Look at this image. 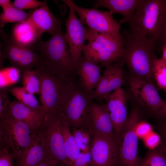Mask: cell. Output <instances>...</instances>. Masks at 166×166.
<instances>
[{
    "label": "cell",
    "instance_id": "4fadbf2b",
    "mask_svg": "<svg viewBox=\"0 0 166 166\" xmlns=\"http://www.w3.org/2000/svg\"><path fill=\"white\" fill-rule=\"evenodd\" d=\"M63 2L68 6L69 13L66 25L65 39L69 46L72 59L75 66L81 58L83 47L85 45L86 28L78 19L73 8L68 0Z\"/></svg>",
    "mask_w": 166,
    "mask_h": 166
},
{
    "label": "cell",
    "instance_id": "f1b7e54d",
    "mask_svg": "<svg viewBox=\"0 0 166 166\" xmlns=\"http://www.w3.org/2000/svg\"><path fill=\"white\" fill-rule=\"evenodd\" d=\"M21 72L13 66L1 68L0 71V89H7L19 80Z\"/></svg>",
    "mask_w": 166,
    "mask_h": 166
},
{
    "label": "cell",
    "instance_id": "8d00e7d4",
    "mask_svg": "<svg viewBox=\"0 0 166 166\" xmlns=\"http://www.w3.org/2000/svg\"><path fill=\"white\" fill-rule=\"evenodd\" d=\"M11 101L8 96L7 89H0V118L7 114Z\"/></svg>",
    "mask_w": 166,
    "mask_h": 166
},
{
    "label": "cell",
    "instance_id": "4316f807",
    "mask_svg": "<svg viewBox=\"0 0 166 166\" xmlns=\"http://www.w3.org/2000/svg\"><path fill=\"white\" fill-rule=\"evenodd\" d=\"M124 64L121 58L114 63L109 64L110 73L108 88V95L121 87L124 82L123 67Z\"/></svg>",
    "mask_w": 166,
    "mask_h": 166
},
{
    "label": "cell",
    "instance_id": "ab89813d",
    "mask_svg": "<svg viewBox=\"0 0 166 166\" xmlns=\"http://www.w3.org/2000/svg\"><path fill=\"white\" fill-rule=\"evenodd\" d=\"M91 160L90 152H81L70 166H90Z\"/></svg>",
    "mask_w": 166,
    "mask_h": 166
},
{
    "label": "cell",
    "instance_id": "30bf717a",
    "mask_svg": "<svg viewBox=\"0 0 166 166\" xmlns=\"http://www.w3.org/2000/svg\"><path fill=\"white\" fill-rule=\"evenodd\" d=\"M68 1L83 24L95 31L122 41L120 33V24L113 18L109 11L100 10L94 8H85L76 5L72 1Z\"/></svg>",
    "mask_w": 166,
    "mask_h": 166
},
{
    "label": "cell",
    "instance_id": "6da1fadb",
    "mask_svg": "<svg viewBox=\"0 0 166 166\" xmlns=\"http://www.w3.org/2000/svg\"><path fill=\"white\" fill-rule=\"evenodd\" d=\"M121 35L124 47L121 58L127 66L129 76L156 85L153 73L155 43L136 37L128 30Z\"/></svg>",
    "mask_w": 166,
    "mask_h": 166
},
{
    "label": "cell",
    "instance_id": "ac0fdd59",
    "mask_svg": "<svg viewBox=\"0 0 166 166\" xmlns=\"http://www.w3.org/2000/svg\"><path fill=\"white\" fill-rule=\"evenodd\" d=\"M101 66L82 57L75 65V72L79 77L80 86L91 94L96 88L102 77Z\"/></svg>",
    "mask_w": 166,
    "mask_h": 166
},
{
    "label": "cell",
    "instance_id": "7c38bea8",
    "mask_svg": "<svg viewBox=\"0 0 166 166\" xmlns=\"http://www.w3.org/2000/svg\"><path fill=\"white\" fill-rule=\"evenodd\" d=\"M127 80L137 106L143 112L145 110L154 115L164 105L165 101L161 98L156 85L130 76Z\"/></svg>",
    "mask_w": 166,
    "mask_h": 166
},
{
    "label": "cell",
    "instance_id": "e575fe53",
    "mask_svg": "<svg viewBox=\"0 0 166 166\" xmlns=\"http://www.w3.org/2000/svg\"><path fill=\"white\" fill-rule=\"evenodd\" d=\"M144 144L149 150H152L158 146L161 143V138L159 134L153 131L143 139Z\"/></svg>",
    "mask_w": 166,
    "mask_h": 166
},
{
    "label": "cell",
    "instance_id": "7402d4cb",
    "mask_svg": "<svg viewBox=\"0 0 166 166\" xmlns=\"http://www.w3.org/2000/svg\"><path fill=\"white\" fill-rule=\"evenodd\" d=\"M86 38L89 41L97 42L104 47L121 58L124 47L122 41L109 35L86 28Z\"/></svg>",
    "mask_w": 166,
    "mask_h": 166
},
{
    "label": "cell",
    "instance_id": "7a4b0ae2",
    "mask_svg": "<svg viewBox=\"0 0 166 166\" xmlns=\"http://www.w3.org/2000/svg\"><path fill=\"white\" fill-rule=\"evenodd\" d=\"M166 19V0H142L127 22L132 35L154 42L160 39Z\"/></svg>",
    "mask_w": 166,
    "mask_h": 166
},
{
    "label": "cell",
    "instance_id": "2e32d148",
    "mask_svg": "<svg viewBox=\"0 0 166 166\" xmlns=\"http://www.w3.org/2000/svg\"><path fill=\"white\" fill-rule=\"evenodd\" d=\"M7 113L14 119L25 123L36 133L42 126L46 115L44 110L32 109L17 100L11 101Z\"/></svg>",
    "mask_w": 166,
    "mask_h": 166
},
{
    "label": "cell",
    "instance_id": "5bb4252c",
    "mask_svg": "<svg viewBox=\"0 0 166 166\" xmlns=\"http://www.w3.org/2000/svg\"><path fill=\"white\" fill-rule=\"evenodd\" d=\"M128 96L120 87L107 95L106 102L115 134L120 145L124 127L128 116L127 109Z\"/></svg>",
    "mask_w": 166,
    "mask_h": 166
},
{
    "label": "cell",
    "instance_id": "8992f818",
    "mask_svg": "<svg viewBox=\"0 0 166 166\" xmlns=\"http://www.w3.org/2000/svg\"><path fill=\"white\" fill-rule=\"evenodd\" d=\"M38 133L48 160L57 162L59 166L71 165L64 148L60 111L46 114L44 123Z\"/></svg>",
    "mask_w": 166,
    "mask_h": 166
},
{
    "label": "cell",
    "instance_id": "f6af8a7d",
    "mask_svg": "<svg viewBox=\"0 0 166 166\" xmlns=\"http://www.w3.org/2000/svg\"><path fill=\"white\" fill-rule=\"evenodd\" d=\"M162 57L161 58L166 62V44L162 46Z\"/></svg>",
    "mask_w": 166,
    "mask_h": 166
},
{
    "label": "cell",
    "instance_id": "5b68a950",
    "mask_svg": "<svg viewBox=\"0 0 166 166\" xmlns=\"http://www.w3.org/2000/svg\"><path fill=\"white\" fill-rule=\"evenodd\" d=\"M35 70L40 81V100L43 109L46 114L56 113L59 111L73 82L62 78L45 65Z\"/></svg>",
    "mask_w": 166,
    "mask_h": 166
},
{
    "label": "cell",
    "instance_id": "52a82bcc",
    "mask_svg": "<svg viewBox=\"0 0 166 166\" xmlns=\"http://www.w3.org/2000/svg\"><path fill=\"white\" fill-rule=\"evenodd\" d=\"M91 94L72 83L59 110L72 129L84 128L89 107L93 102Z\"/></svg>",
    "mask_w": 166,
    "mask_h": 166
},
{
    "label": "cell",
    "instance_id": "d4e9b609",
    "mask_svg": "<svg viewBox=\"0 0 166 166\" xmlns=\"http://www.w3.org/2000/svg\"><path fill=\"white\" fill-rule=\"evenodd\" d=\"M32 10L27 13L16 8L13 5L3 9V12L0 15V28H3L5 25L8 23L14 22L17 23L27 20Z\"/></svg>",
    "mask_w": 166,
    "mask_h": 166
},
{
    "label": "cell",
    "instance_id": "1f68e13d",
    "mask_svg": "<svg viewBox=\"0 0 166 166\" xmlns=\"http://www.w3.org/2000/svg\"><path fill=\"white\" fill-rule=\"evenodd\" d=\"M153 76L156 85L166 94V62L155 56L153 62Z\"/></svg>",
    "mask_w": 166,
    "mask_h": 166
},
{
    "label": "cell",
    "instance_id": "44dd1931",
    "mask_svg": "<svg viewBox=\"0 0 166 166\" xmlns=\"http://www.w3.org/2000/svg\"><path fill=\"white\" fill-rule=\"evenodd\" d=\"M10 36L17 44L25 47H33L41 35L33 25L27 20L15 24Z\"/></svg>",
    "mask_w": 166,
    "mask_h": 166
},
{
    "label": "cell",
    "instance_id": "74e56055",
    "mask_svg": "<svg viewBox=\"0 0 166 166\" xmlns=\"http://www.w3.org/2000/svg\"><path fill=\"white\" fill-rule=\"evenodd\" d=\"M14 157L6 148H0V166H14Z\"/></svg>",
    "mask_w": 166,
    "mask_h": 166
},
{
    "label": "cell",
    "instance_id": "8fae6325",
    "mask_svg": "<svg viewBox=\"0 0 166 166\" xmlns=\"http://www.w3.org/2000/svg\"><path fill=\"white\" fill-rule=\"evenodd\" d=\"M93 132L90 166H119L120 144L118 140L107 134Z\"/></svg>",
    "mask_w": 166,
    "mask_h": 166
},
{
    "label": "cell",
    "instance_id": "e0dca14e",
    "mask_svg": "<svg viewBox=\"0 0 166 166\" xmlns=\"http://www.w3.org/2000/svg\"><path fill=\"white\" fill-rule=\"evenodd\" d=\"M38 30L40 34L45 32L51 35L61 27V21L50 11L46 0L38 8L33 9L27 20Z\"/></svg>",
    "mask_w": 166,
    "mask_h": 166
},
{
    "label": "cell",
    "instance_id": "d6986e66",
    "mask_svg": "<svg viewBox=\"0 0 166 166\" xmlns=\"http://www.w3.org/2000/svg\"><path fill=\"white\" fill-rule=\"evenodd\" d=\"M142 0H98L94 3L95 8L100 7H105L113 15L118 13L123 18L120 20L119 23L127 22L132 18Z\"/></svg>",
    "mask_w": 166,
    "mask_h": 166
},
{
    "label": "cell",
    "instance_id": "7bdbcfd3",
    "mask_svg": "<svg viewBox=\"0 0 166 166\" xmlns=\"http://www.w3.org/2000/svg\"><path fill=\"white\" fill-rule=\"evenodd\" d=\"M12 5V3H11L10 0H0V6L3 9L7 8Z\"/></svg>",
    "mask_w": 166,
    "mask_h": 166
},
{
    "label": "cell",
    "instance_id": "d590c367",
    "mask_svg": "<svg viewBox=\"0 0 166 166\" xmlns=\"http://www.w3.org/2000/svg\"><path fill=\"white\" fill-rule=\"evenodd\" d=\"M153 128L152 125L143 118L136 124V132L139 138L143 139L153 131Z\"/></svg>",
    "mask_w": 166,
    "mask_h": 166
},
{
    "label": "cell",
    "instance_id": "603a6c76",
    "mask_svg": "<svg viewBox=\"0 0 166 166\" xmlns=\"http://www.w3.org/2000/svg\"><path fill=\"white\" fill-rule=\"evenodd\" d=\"M48 159L46 152L38 133L20 166H37Z\"/></svg>",
    "mask_w": 166,
    "mask_h": 166
},
{
    "label": "cell",
    "instance_id": "4dcf8cb0",
    "mask_svg": "<svg viewBox=\"0 0 166 166\" xmlns=\"http://www.w3.org/2000/svg\"><path fill=\"white\" fill-rule=\"evenodd\" d=\"M105 66V69L99 84L91 94V98L93 100L101 101L108 95L110 69L109 64Z\"/></svg>",
    "mask_w": 166,
    "mask_h": 166
},
{
    "label": "cell",
    "instance_id": "60d3db41",
    "mask_svg": "<svg viewBox=\"0 0 166 166\" xmlns=\"http://www.w3.org/2000/svg\"><path fill=\"white\" fill-rule=\"evenodd\" d=\"M154 116L159 121L164 120L166 117V101L164 105L157 111Z\"/></svg>",
    "mask_w": 166,
    "mask_h": 166
},
{
    "label": "cell",
    "instance_id": "ee69618b",
    "mask_svg": "<svg viewBox=\"0 0 166 166\" xmlns=\"http://www.w3.org/2000/svg\"><path fill=\"white\" fill-rule=\"evenodd\" d=\"M160 39L162 42V46L166 44V19L164 26L163 32Z\"/></svg>",
    "mask_w": 166,
    "mask_h": 166
},
{
    "label": "cell",
    "instance_id": "f35d334b",
    "mask_svg": "<svg viewBox=\"0 0 166 166\" xmlns=\"http://www.w3.org/2000/svg\"><path fill=\"white\" fill-rule=\"evenodd\" d=\"M153 128L157 131L160 136V145L166 153V121H159Z\"/></svg>",
    "mask_w": 166,
    "mask_h": 166
},
{
    "label": "cell",
    "instance_id": "277c9868",
    "mask_svg": "<svg viewBox=\"0 0 166 166\" xmlns=\"http://www.w3.org/2000/svg\"><path fill=\"white\" fill-rule=\"evenodd\" d=\"M37 134L26 124L7 113L0 119V147L8 149L14 157L16 166H20Z\"/></svg>",
    "mask_w": 166,
    "mask_h": 166
},
{
    "label": "cell",
    "instance_id": "b9f144b4",
    "mask_svg": "<svg viewBox=\"0 0 166 166\" xmlns=\"http://www.w3.org/2000/svg\"><path fill=\"white\" fill-rule=\"evenodd\" d=\"M37 166H59V164L55 161L48 159L43 161Z\"/></svg>",
    "mask_w": 166,
    "mask_h": 166
},
{
    "label": "cell",
    "instance_id": "ba28073f",
    "mask_svg": "<svg viewBox=\"0 0 166 166\" xmlns=\"http://www.w3.org/2000/svg\"><path fill=\"white\" fill-rule=\"evenodd\" d=\"M0 33L3 43V50L0 55L7 59L12 66L18 69L22 74L33 67L45 65L42 57L33 47L17 44L5 32L3 28H1Z\"/></svg>",
    "mask_w": 166,
    "mask_h": 166
},
{
    "label": "cell",
    "instance_id": "836d02e7",
    "mask_svg": "<svg viewBox=\"0 0 166 166\" xmlns=\"http://www.w3.org/2000/svg\"><path fill=\"white\" fill-rule=\"evenodd\" d=\"M36 0H15L12 3L16 8L23 10L24 9H35L39 7L43 3Z\"/></svg>",
    "mask_w": 166,
    "mask_h": 166
},
{
    "label": "cell",
    "instance_id": "3957f363",
    "mask_svg": "<svg viewBox=\"0 0 166 166\" xmlns=\"http://www.w3.org/2000/svg\"><path fill=\"white\" fill-rule=\"evenodd\" d=\"M67 45L61 27L48 40L43 41L39 38L33 48L49 69L62 78L73 82L75 66Z\"/></svg>",
    "mask_w": 166,
    "mask_h": 166
},
{
    "label": "cell",
    "instance_id": "d6a6232c",
    "mask_svg": "<svg viewBox=\"0 0 166 166\" xmlns=\"http://www.w3.org/2000/svg\"><path fill=\"white\" fill-rule=\"evenodd\" d=\"M71 132L81 152H90L93 132L84 128L72 129Z\"/></svg>",
    "mask_w": 166,
    "mask_h": 166
},
{
    "label": "cell",
    "instance_id": "83f0119b",
    "mask_svg": "<svg viewBox=\"0 0 166 166\" xmlns=\"http://www.w3.org/2000/svg\"><path fill=\"white\" fill-rule=\"evenodd\" d=\"M10 92L17 100L22 104L34 109L43 110L34 94L28 92L23 87H13Z\"/></svg>",
    "mask_w": 166,
    "mask_h": 166
},
{
    "label": "cell",
    "instance_id": "f546056e",
    "mask_svg": "<svg viewBox=\"0 0 166 166\" xmlns=\"http://www.w3.org/2000/svg\"><path fill=\"white\" fill-rule=\"evenodd\" d=\"M22 74V87L24 88L32 94H40V81L36 70H27Z\"/></svg>",
    "mask_w": 166,
    "mask_h": 166
},
{
    "label": "cell",
    "instance_id": "ffe728a7",
    "mask_svg": "<svg viewBox=\"0 0 166 166\" xmlns=\"http://www.w3.org/2000/svg\"><path fill=\"white\" fill-rule=\"evenodd\" d=\"M84 57L88 61L97 64L104 65L113 63L121 58V57L111 52L98 43L89 41L83 47Z\"/></svg>",
    "mask_w": 166,
    "mask_h": 166
},
{
    "label": "cell",
    "instance_id": "9c48e42d",
    "mask_svg": "<svg viewBox=\"0 0 166 166\" xmlns=\"http://www.w3.org/2000/svg\"><path fill=\"white\" fill-rule=\"evenodd\" d=\"M144 113L137 106L133 107L123 130L120 146L119 166H138L141 158L138 153V139L136 127Z\"/></svg>",
    "mask_w": 166,
    "mask_h": 166
},
{
    "label": "cell",
    "instance_id": "cb8c5ba5",
    "mask_svg": "<svg viewBox=\"0 0 166 166\" xmlns=\"http://www.w3.org/2000/svg\"><path fill=\"white\" fill-rule=\"evenodd\" d=\"M61 114L64 148L67 158L71 165L81 151L70 131L69 125L62 113Z\"/></svg>",
    "mask_w": 166,
    "mask_h": 166
},
{
    "label": "cell",
    "instance_id": "9a60e30c",
    "mask_svg": "<svg viewBox=\"0 0 166 166\" xmlns=\"http://www.w3.org/2000/svg\"><path fill=\"white\" fill-rule=\"evenodd\" d=\"M84 128L109 135L118 140L106 104L91 103L85 117Z\"/></svg>",
    "mask_w": 166,
    "mask_h": 166
},
{
    "label": "cell",
    "instance_id": "484cf974",
    "mask_svg": "<svg viewBox=\"0 0 166 166\" xmlns=\"http://www.w3.org/2000/svg\"><path fill=\"white\" fill-rule=\"evenodd\" d=\"M138 166H166V153L161 145L149 150L141 158Z\"/></svg>",
    "mask_w": 166,
    "mask_h": 166
}]
</instances>
